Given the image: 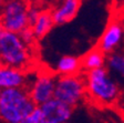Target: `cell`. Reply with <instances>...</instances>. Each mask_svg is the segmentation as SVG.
I'll list each match as a JSON object with an SVG mask.
<instances>
[{
    "label": "cell",
    "mask_w": 124,
    "mask_h": 123,
    "mask_svg": "<svg viewBox=\"0 0 124 123\" xmlns=\"http://www.w3.org/2000/svg\"><path fill=\"white\" fill-rule=\"evenodd\" d=\"M42 8H40L39 6H37L36 3H29V7H28V23H29V27L32 28L34 26V23L37 22L38 18L40 17L42 12Z\"/></svg>",
    "instance_id": "15"
},
{
    "label": "cell",
    "mask_w": 124,
    "mask_h": 123,
    "mask_svg": "<svg viewBox=\"0 0 124 123\" xmlns=\"http://www.w3.org/2000/svg\"><path fill=\"white\" fill-rule=\"evenodd\" d=\"M81 68V59L74 56L61 57L55 66V71L60 75H75Z\"/></svg>",
    "instance_id": "11"
},
{
    "label": "cell",
    "mask_w": 124,
    "mask_h": 123,
    "mask_svg": "<svg viewBox=\"0 0 124 123\" xmlns=\"http://www.w3.org/2000/svg\"><path fill=\"white\" fill-rule=\"evenodd\" d=\"M121 5H122V7H120V8H121V9H122V11H123V12H124V1H122V2H121Z\"/></svg>",
    "instance_id": "20"
},
{
    "label": "cell",
    "mask_w": 124,
    "mask_h": 123,
    "mask_svg": "<svg viewBox=\"0 0 124 123\" xmlns=\"http://www.w3.org/2000/svg\"><path fill=\"white\" fill-rule=\"evenodd\" d=\"M80 6L81 2L78 0H65L60 2L58 7L51 10L54 25L61 26L73 20L80 10Z\"/></svg>",
    "instance_id": "10"
},
{
    "label": "cell",
    "mask_w": 124,
    "mask_h": 123,
    "mask_svg": "<svg viewBox=\"0 0 124 123\" xmlns=\"http://www.w3.org/2000/svg\"><path fill=\"white\" fill-rule=\"evenodd\" d=\"M42 114V123L69 122L73 114V108L57 99H51L39 107Z\"/></svg>",
    "instance_id": "7"
},
{
    "label": "cell",
    "mask_w": 124,
    "mask_h": 123,
    "mask_svg": "<svg viewBox=\"0 0 124 123\" xmlns=\"http://www.w3.org/2000/svg\"><path fill=\"white\" fill-rule=\"evenodd\" d=\"M1 92H2V90H1V89H0V95H1Z\"/></svg>",
    "instance_id": "21"
},
{
    "label": "cell",
    "mask_w": 124,
    "mask_h": 123,
    "mask_svg": "<svg viewBox=\"0 0 124 123\" xmlns=\"http://www.w3.org/2000/svg\"><path fill=\"white\" fill-rule=\"evenodd\" d=\"M104 63H105V54L101 52L98 48L90 50L81 59V67L88 72L95 69H100V68H104Z\"/></svg>",
    "instance_id": "12"
},
{
    "label": "cell",
    "mask_w": 124,
    "mask_h": 123,
    "mask_svg": "<svg viewBox=\"0 0 124 123\" xmlns=\"http://www.w3.org/2000/svg\"><path fill=\"white\" fill-rule=\"evenodd\" d=\"M53 25H54V22H53V19H52L51 10L43 9L40 17L37 20V22L32 27V30H33V33L36 36V38L37 39L44 38L50 32Z\"/></svg>",
    "instance_id": "13"
},
{
    "label": "cell",
    "mask_w": 124,
    "mask_h": 123,
    "mask_svg": "<svg viewBox=\"0 0 124 123\" xmlns=\"http://www.w3.org/2000/svg\"><path fill=\"white\" fill-rule=\"evenodd\" d=\"M19 37H20V39L23 41V43L27 44L29 48H30L31 46H33L37 40L36 36H34V33H33V30H32V28H30V27H28V28H26L24 30L21 31L20 33H19Z\"/></svg>",
    "instance_id": "16"
},
{
    "label": "cell",
    "mask_w": 124,
    "mask_h": 123,
    "mask_svg": "<svg viewBox=\"0 0 124 123\" xmlns=\"http://www.w3.org/2000/svg\"><path fill=\"white\" fill-rule=\"evenodd\" d=\"M86 93L96 103L112 104L120 95V87L106 68L89 71L85 75Z\"/></svg>",
    "instance_id": "2"
},
{
    "label": "cell",
    "mask_w": 124,
    "mask_h": 123,
    "mask_svg": "<svg viewBox=\"0 0 124 123\" xmlns=\"http://www.w3.org/2000/svg\"><path fill=\"white\" fill-rule=\"evenodd\" d=\"M123 26H124V18H123Z\"/></svg>",
    "instance_id": "22"
},
{
    "label": "cell",
    "mask_w": 124,
    "mask_h": 123,
    "mask_svg": "<svg viewBox=\"0 0 124 123\" xmlns=\"http://www.w3.org/2000/svg\"><path fill=\"white\" fill-rule=\"evenodd\" d=\"M28 7L29 3L18 0L3 2L0 9V26L6 31L19 34L29 27Z\"/></svg>",
    "instance_id": "5"
},
{
    "label": "cell",
    "mask_w": 124,
    "mask_h": 123,
    "mask_svg": "<svg viewBox=\"0 0 124 123\" xmlns=\"http://www.w3.org/2000/svg\"><path fill=\"white\" fill-rule=\"evenodd\" d=\"M3 32H5V29H3L2 27L0 26V42H1V38H2V34H3Z\"/></svg>",
    "instance_id": "18"
},
{
    "label": "cell",
    "mask_w": 124,
    "mask_h": 123,
    "mask_svg": "<svg viewBox=\"0 0 124 123\" xmlns=\"http://www.w3.org/2000/svg\"><path fill=\"white\" fill-rule=\"evenodd\" d=\"M27 75L23 70L0 64V89L26 88Z\"/></svg>",
    "instance_id": "9"
},
{
    "label": "cell",
    "mask_w": 124,
    "mask_h": 123,
    "mask_svg": "<svg viewBox=\"0 0 124 123\" xmlns=\"http://www.w3.org/2000/svg\"><path fill=\"white\" fill-rule=\"evenodd\" d=\"M108 71L124 79V53L115 52L108 54L106 58Z\"/></svg>",
    "instance_id": "14"
},
{
    "label": "cell",
    "mask_w": 124,
    "mask_h": 123,
    "mask_svg": "<svg viewBox=\"0 0 124 123\" xmlns=\"http://www.w3.org/2000/svg\"><path fill=\"white\" fill-rule=\"evenodd\" d=\"M21 123H42V114L39 107H37L33 112L30 113L26 119H23Z\"/></svg>",
    "instance_id": "17"
},
{
    "label": "cell",
    "mask_w": 124,
    "mask_h": 123,
    "mask_svg": "<svg viewBox=\"0 0 124 123\" xmlns=\"http://www.w3.org/2000/svg\"><path fill=\"white\" fill-rule=\"evenodd\" d=\"M36 108L27 88L2 90L0 95V121L2 123H21Z\"/></svg>",
    "instance_id": "1"
},
{
    "label": "cell",
    "mask_w": 124,
    "mask_h": 123,
    "mask_svg": "<svg viewBox=\"0 0 124 123\" xmlns=\"http://www.w3.org/2000/svg\"><path fill=\"white\" fill-rule=\"evenodd\" d=\"M103 123H120V122H117V121H105Z\"/></svg>",
    "instance_id": "19"
},
{
    "label": "cell",
    "mask_w": 124,
    "mask_h": 123,
    "mask_svg": "<svg viewBox=\"0 0 124 123\" xmlns=\"http://www.w3.org/2000/svg\"><path fill=\"white\" fill-rule=\"evenodd\" d=\"M30 60V48L23 43L19 34L5 30L0 42V64L23 70Z\"/></svg>",
    "instance_id": "3"
},
{
    "label": "cell",
    "mask_w": 124,
    "mask_h": 123,
    "mask_svg": "<svg viewBox=\"0 0 124 123\" xmlns=\"http://www.w3.org/2000/svg\"><path fill=\"white\" fill-rule=\"evenodd\" d=\"M124 38V26L120 21H111L105 28L98 44V49L104 54H111Z\"/></svg>",
    "instance_id": "8"
},
{
    "label": "cell",
    "mask_w": 124,
    "mask_h": 123,
    "mask_svg": "<svg viewBox=\"0 0 124 123\" xmlns=\"http://www.w3.org/2000/svg\"><path fill=\"white\" fill-rule=\"evenodd\" d=\"M85 93V80L80 75H60L57 78L54 99L74 108L84 99Z\"/></svg>",
    "instance_id": "4"
},
{
    "label": "cell",
    "mask_w": 124,
    "mask_h": 123,
    "mask_svg": "<svg viewBox=\"0 0 124 123\" xmlns=\"http://www.w3.org/2000/svg\"><path fill=\"white\" fill-rule=\"evenodd\" d=\"M64 123H71V122H64Z\"/></svg>",
    "instance_id": "23"
},
{
    "label": "cell",
    "mask_w": 124,
    "mask_h": 123,
    "mask_svg": "<svg viewBox=\"0 0 124 123\" xmlns=\"http://www.w3.org/2000/svg\"><path fill=\"white\" fill-rule=\"evenodd\" d=\"M57 78L49 72H43L37 75L30 85L27 88L31 100L37 107L44 104L54 98V89H55Z\"/></svg>",
    "instance_id": "6"
}]
</instances>
